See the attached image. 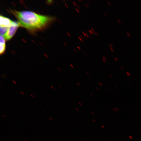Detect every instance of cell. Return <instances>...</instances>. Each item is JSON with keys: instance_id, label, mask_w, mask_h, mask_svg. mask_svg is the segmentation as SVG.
Listing matches in <instances>:
<instances>
[{"instance_id": "1", "label": "cell", "mask_w": 141, "mask_h": 141, "mask_svg": "<svg viewBox=\"0 0 141 141\" xmlns=\"http://www.w3.org/2000/svg\"><path fill=\"white\" fill-rule=\"evenodd\" d=\"M11 12L18 20L20 26L31 31L42 29L53 19L50 17L40 15L30 11H12Z\"/></svg>"}, {"instance_id": "2", "label": "cell", "mask_w": 141, "mask_h": 141, "mask_svg": "<svg viewBox=\"0 0 141 141\" xmlns=\"http://www.w3.org/2000/svg\"><path fill=\"white\" fill-rule=\"evenodd\" d=\"M20 26L18 22L12 21L11 26L9 28L6 34L4 36L5 39L8 41L12 38Z\"/></svg>"}, {"instance_id": "3", "label": "cell", "mask_w": 141, "mask_h": 141, "mask_svg": "<svg viewBox=\"0 0 141 141\" xmlns=\"http://www.w3.org/2000/svg\"><path fill=\"white\" fill-rule=\"evenodd\" d=\"M0 25L2 27H9L11 26L12 21L10 19L2 16L0 17Z\"/></svg>"}, {"instance_id": "4", "label": "cell", "mask_w": 141, "mask_h": 141, "mask_svg": "<svg viewBox=\"0 0 141 141\" xmlns=\"http://www.w3.org/2000/svg\"><path fill=\"white\" fill-rule=\"evenodd\" d=\"M5 39L4 36L0 35V54L1 55L3 53L5 49Z\"/></svg>"}, {"instance_id": "5", "label": "cell", "mask_w": 141, "mask_h": 141, "mask_svg": "<svg viewBox=\"0 0 141 141\" xmlns=\"http://www.w3.org/2000/svg\"><path fill=\"white\" fill-rule=\"evenodd\" d=\"M9 27H0V34L1 35L4 36L8 29Z\"/></svg>"}, {"instance_id": "6", "label": "cell", "mask_w": 141, "mask_h": 141, "mask_svg": "<svg viewBox=\"0 0 141 141\" xmlns=\"http://www.w3.org/2000/svg\"><path fill=\"white\" fill-rule=\"evenodd\" d=\"M82 33L83 34V35H84V36L85 37V38H87V36H86L85 34V33L83 31L82 32Z\"/></svg>"}, {"instance_id": "7", "label": "cell", "mask_w": 141, "mask_h": 141, "mask_svg": "<svg viewBox=\"0 0 141 141\" xmlns=\"http://www.w3.org/2000/svg\"><path fill=\"white\" fill-rule=\"evenodd\" d=\"M78 38L79 39L80 41H81L82 42H83V40L81 38H80V37L79 36L78 37Z\"/></svg>"}, {"instance_id": "8", "label": "cell", "mask_w": 141, "mask_h": 141, "mask_svg": "<svg viewBox=\"0 0 141 141\" xmlns=\"http://www.w3.org/2000/svg\"><path fill=\"white\" fill-rule=\"evenodd\" d=\"M94 33L95 34H96V35L97 37H98L99 36L98 35V34H97V33H96V32L95 31L94 32Z\"/></svg>"}, {"instance_id": "9", "label": "cell", "mask_w": 141, "mask_h": 141, "mask_svg": "<svg viewBox=\"0 0 141 141\" xmlns=\"http://www.w3.org/2000/svg\"><path fill=\"white\" fill-rule=\"evenodd\" d=\"M88 32L89 33H94V32H93L91 30H89L88 31Z\"/></svg>"}, {"instance_id": "10", "label": "cell", "mask_w": 141, "mask_h": 141, "mask_svg": "<svg viewBox=\"0 0 141 141\" xmlns=\"http://www.w3.org/2000/svg\"><path fill=\"white\" fill-rule=\"evenodd\" d=\"M73 4L75 6H77V5L76 4V3L75 2L73 1Z\"/></svg>"}, {"instance_id": "11", "label": "cell", "mask_w": 141, "mask_h": 141, "mask_svg": "<svg viewBox=\"0 0 141 141\" xmlns=\"http://www.w3.org/2000/svg\"><path fill=\"white\" fill-rule=\"evenodd\" d=\"M109 46H110L111 47V48H112L113 47V45H112L111 44H109Z\"/></svg>"}, {"instance_id": "12", "label": "cell", "mask_w": 141, "mask_h": 141, "mask_svg": "<svg viewBox=\"0 0 141 141\" xmlns=\"http://www.w3.org/2000/svg\"><path fill=\"white\" fill-rule=\"evenodd\" d=\"M76 10L77 11V13H79V10L77 8L76 9Z\"/></svg>"}, {"instance_id": "13", "label": "cell", "mask_w": 141, "mask_h": 141, "mask_svg": "<svg viewBox=\"0 0 141 141\" xmlns=\"http://www.w3.org/2000/svg\"><path fill=\"white\" fill-rule=\"evenodd\" d=\"M126 73L127 74V75L128 76H130V74L128 72Z\"/></svg>"}, {"instance_id": "14", "label": "cell", "mask_w": 141, "mask_h": 141, "mask_svg": "<svg viewBox=\"0 0 141 141\" xmlns=\"http://www.w3.org/2000/svg\"><path fill=\"white\" fill-rule=\"evenodd\" d=\"M77 48L79 50H81V49H80V48L79 46H77Z\"/></svg>"}, {"instance_id": "15", "label": "cell", "mask_w": 141, "mask_h": 141, "mask_svg": "<svg viewBox=\"0 0 141 141\" xmlns=\"http://www.w3.org/2000/svg\"><path fill=\"white\" fill-rule=\"evenodd\" d=\"M85 6H86V7L87 8H88V5L86 4H85Z\"/></svg>"}, {"instance_id": "16", "label": "cell", "mask_w": 141, "mask_h": 141, "mask_svg": "<svg viewBox=\"0 0 141 141\" xmlns=\"http://www.w3.org/2000/svg\"><path fill=\"white\" fill-rule=\"evenodd\" d=\"M67 34H68V36H69V37H71V35H70V34L69 33H67Z\"/></svg>"}, {"instance_id": "17", "label": "cell", "mask_w": 141, "mask_h": 141, "mask_svg": "<svg viewBox=\"0 0 141 141\" xmlns=\"http://www.w3.org/2000/svg\"><path fill=\"white\" fill-rule=\"evenodd\" d=\"M65 6H66V7H67V8H68V5H67V4H65Z\"/></svg>"}, {"instance_id": "18", "label": "cell", "mask_w": 141, "mask_h": 141, "mask_svg": "<svg viewBox=\"0 0 141 141\" xmlns=\"http://www.w3.org/2000/svg\"><path fill=\"white\" fill-rule=\"evenodd\" d=\"M85 35L86 36H87V37H89V36L88 35V34L87 33H85Z\"/></svg>"}, {"instance_id": "19", "label": "cell", "mask_w": 141, "mask_h": 141, "mask_svg": "<svg viewBox=\"0 0 141 141\" xmlns=\"http://www.w3.org/2000/svg\"><path fill=\"white\" fill-rule=\"evenodd\" d=\"M110 50L114 52V51L113 50V48H110Z\"/></svg>"}, {"instance_id": "20", "label": "cell", "mask_w": 141, "mask_h": 141, "mask_svg": "<svg viewBox=\"0 0 141 141\" xmlns=\"http://www.w3.org/2000/svg\"><path fill=\"white\" fill-rule=\"evenodd\" d=\"M91 29L92 30V31L93 32H94L95 31L94 29L93 28H91Z\"/></svg>"}, {"instance_id": "21", "label": "cell", "mask_w": 141, "mask_h": 141, "mask_svg": "<svg viewBox=\"0 0 141 141\" xmlns=\"http://www.w3.org/2000/svg\"><path fill=\"white\" fill-rule=\"evenodd\" d=\"M80 38H81L82 40L83 39H83V37L82 36L80 35Z\"/></svg>"}, {"instance_id": "22", "label": "cell", "mask_w": 141, "mask_h": 141, "mask_svg": "<svg viewBox=\"0 0 141 141\" xmlns=\"http://www.w3.org/2000/svg\"><path fill=\"white\" fill-rule=\"evenodd\" d=\"M103 59H104L105 60H106V59L105 56H103Z\"/></svg>"}, {"instance_id": "23", "label": "cell", "mask_w": 141, "mask_h": 141, "mask_svg": "<svg viewBox=\"0 0 141 141\" xmlns=\"http://www.w3.org/2000/svg\"><path fill=\"white\" fill-rule=\"evenodd\" d=\"M64 44L66 46H67V44H66L65 42H64Z\"/></svg>"}, {"instance_id": "24", "label": "cell", "mask_w": 141, "mask_h": 141, "mask_svg": "<svg viewBox=\"0 0 141 141\" xmlns=\"http://www.w3.org/2000/svg\"><path fill=\"white\" fill-rule=\"evenodd\" d=\"M77 7L79 9H80V7L78 5H77Z\"/></svg>"}, {"instance_id": "25", "label": "cell", "mask_w": 141, "mask_h": 141, "mask_svg": "<svg viewBox=\"0 0 141 141\" xmlns=\"http://www.w3.org/2000/svg\"><path fill=\"white\" fill-rule=\"evenodd\" d=\"M127 34H128V36H129V37L130 36V34H129V33H127Z\"/></svg>"}, {"instance_id": "26", "label": "cell", "mask_w": 141, "mask_h": 141, "mask_svg": "<svg viewBox=\"0 0 141 141\" xmlns=\"http://www.w3.org/2000/svg\"><path fill=\"white\" fill-rule=\"evenodd\" d=\"M86 73H87L88 75H89L90 74V73H89L88 72V71H86Z\"/></svg>"}, {"instance_id": "27", "label": "cell", "mask_w": 141, "mask_h": 141, "mask_svg": "<svg viewBox=\"0 0 141 141\" xmlns=\"http://www.w3.org/2000/svg\"><path fill=\"white\" fill-rule=\"evenodd\" d=\"M102 60H103V62H104L105 63L106 62L105 60H104V59H102Z\"/></svg>"}, {"instance_id": "28", "label": "cell", "mask_w": 141, "mask_h": 141, "mask_svg": "<svg viewBox=\"0 0 141 141\" xmlns=\"http://www.w3.org/2000/svg\"><path fill=\"white\" fill-rule=\"evenodd\" d=\"M118 22H119L120 23H121V21H120V20L118 19Z\"/></svg>"}, {"instance_id": "29", "label": "cell", "mask_w": 141, "mask_h": 141, "mask_svg": "<svg viewBox=\"0 0 141 141\" xmlns=\"http://www.w3.org/2000/svg\"><path fill=\"white\" fill-rule=\"evenodd\" d=\"M107 3L109 5H110L111 4L110 3V2H109V1H107Z\"/></svg>"}, {"instance_id": "30", "label": "cell", "mask_w": 141, "mask_h": 141, "mask_svg": "<svg viewBox=\"0 0 141 141\" xmlns=\"http://www.w3.org/2000/svg\"><path fill=\"white\" fill-rule=\"evenodd\" d=\"M70 66H71V67L72 68H73L74 67H73V66L72 65V64H70Z\"/></svg>"}, {"instance_id": "31", "label": "cell", "mask_w": 141, "mask_h": 141, "mask_svg": "<svg viewBox=\"0 0 141 141\" xmlns=\"http://www.w3.org/2000/svg\"><path fill=\"white\" fill-rule=\"evenodd\" d=\"M77 84L78 85V86H80V84H79V83H77Z\"/></svg>"}, {"instance_id": "32", "label": "cell", "mask_w": 141, "mask_h": 141, "mask_svg": "<svg viewBox=\"0 0 141 141\" xmlns=\"http://www.w3.org/2000/svg\"><path fill=\"white\" fill-rule=\"evenodd\" d=\"M114 59H115V60H116V61H118V59L116 58V57H115Z\"/></svg>"}, {"instance_id": "33", "label": "cell", "mask_w": 141, "mask_h": 141, "mask_svg": "<svg viewBox=\"0 0 141 141\" xmlns=\"http://www.w3.org/2000/svg\"><path fill=\"white\" fill-rule=\"evenodd\" d=\"M99 84L100 85V86H102V85L101 83H99Z\"/></svg>"}, {"instance_id": "34", "label": "cell", "mask_w": 141, "mask_h": 141, "mask_svg": "<svg viewBox=\"0 0 141 141\" xmlns=\"http://www.w3.org/2000/svg\"><path fill=\"white\" fill-rule=\"evenodd\" d=\"M104 14L106 16H107V14L105 12H104Z\"/></svg>"}, {"instance_id": "35", "label": "cell", "mask_w": 141, "mask_h": 141, "mask_svg": "<svg viewBox=\"0 0 141 141\" xmlns=\"http://www.w3.org/2000/svg\"><path fill=\"white\" fill-rule=\"evenodd\" d=\"M76 110H77V111H79V109H78V108H76Z\"/></svg>"}, {"instance_id": "36", "label": "cell", "mask_w": 141, "mask_h": 141, "mask_svg": "<svg viewBox=\"0 0 141 141\" xmlns=\"http://www.w3.org/2000/svg\"><path fill=\"white\" fill-rule=\"evenodd\" d=\"M74 50L76 52H77V51H76V49H75L74 48Z\"/></svg>"}, {"instance_id": "37", "label": "cell", "mask_w": 141, "mask_h": 141, "mask_svg": "<svg viewBox=\"0 0 141 141\" xmlns=\"http://www.w3.org/2000/svg\"><path fill=\"white\" fill-rule=\"evenodd\" d=\"M79 104L80 105V106H81L82 105V104H81V103H80V102H79Z\"/></svg>"}, {"instance_id": "38", "label": "cell", "mask_w": 141, "mask_h": 141, "mask_svg": "<svg viewBox=\"0 0 141 141\" xmlns=\"http://www.w3.org/2000/svg\"><path fill=\"white\" fill-rule=\"evenodd\" d=\"M90 94L91 97H93V95H92V94H91V93H90Z\"/></svg>"}, {"instance_id": "39", "label": "cell", "mask_w": 141, "mask_h": 141, "mask_svg": "<svg viewBox=\"0 0 141 141\" xmlns=\"http://www.w3.org/2000/svg\"><path fill=\"white\" fill-rule=\"evenodd\" d=\"M96 89H97V90H98V91H99V89L98 88H97V87L96 88Z\"/></svg>"}, {"instance_id": "40", "label": "cell", "mask_w": 141, "mask_h": 141, "mask_svg": "<svg viewBox=\"0 0 141 141\" xmlns=\"http://www.w3.org/2000/svg\"><path fill=\"white\" fill-rule=\"evenodd\" d=\"M92 120H93V122H94V123H96L95 121L94 120V119H93Z\"/></svg>"}, {"instance_id": "41", "label": "cell", "mask_w": 141, "mask_h": 141, "mask_svg": "<svg viewBox=\"0 0 141 141\" xmlns=\"http://www.w3.org/2000/svg\"><path fill=\"white\" fill-rule=\"evenodd\" d=\"M91 113L92 114H93V115H94L95 114L94 113H93V112H91Z\"/></svg>"}, {"instance_id": "42", "label": "cell", "mask_w": 141, "mask_h": 141, "mask_svg": "<svg viewBox=\"0 0 141 141\" xmlns=\"http://www.w3.org/2000/svg\"><path fill=\"white\" fill-rule=\"evenodd\" d=\"M83 53H84L85 54V55H86V52H85V51H83Z\"/></svg>"}, {"instance_id": "43", "label": "cell", "mask_w": 141, "mask_h": 141, "mask_svg": "<svg viewBox=\"0 0 141 141\" xmlns=\"http://www.w3.org/2000/svg\"><path fill=\"white\" fill-rule=\"evenodd\" d=\"M89 36H90V38L91 39H92V37H91V36H90V35Z\"/></svg>"}, {"instance_id": "44", "label": "cell", "mask_w": 141, "mask_h": 141, "mask_svg": "<svg viewBox=\"0 0 141 141\" xmlns=\"http://www.w3.org/2000/svg\"><path fill=\"white\" fill-rule=\"evenodd\" d=\"M110 77L111 78V79H113V78L112 77V76L111 75H110Z\"/></svg>"}, {"instance_id": "45", "label": "cell", "mask_w": 141, "mask_h": 141, "mask_svg": "<svg viewBox=\"0 0 141 141\" xmlns=\"http://www.w3.org/2000/svg\"><path fill=\"white\" fill-rule=\"evenodd\" d=\"M102 127L103 128H105L104 127V126H103L102 125Z\"/></svg>"}, {"instance_id": "46", "label": "cell", "mask_w": 141, "mask_h": 141, "mask_svg": "<svg viewBox=\"0 0 141 141\" xmlns=\"http://www.w3.org/2000/svg\"><path fill=\"white\" fill-rule=\"evenodd\" d=\"M121 68L123 70H124V69L122 68V67H121Z\"/></svg>"}, {"instance_id": "47", "label": "cell", "mask_w": 141, "mask_h": 141, "mask_svg": "<svg viewBox=\"0 0 141 141\" xmlns=\"http://www.w3.org/2000/svg\"><path fill=\"white\" fill-rule=\"evenodd\" d=\"M78 1H82V0H78Z\"/></svg>"}]
</instances>
